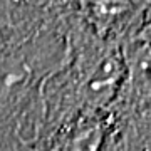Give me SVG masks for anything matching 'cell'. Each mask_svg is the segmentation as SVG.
Masks as SVG:
<instances>
[{
    "label": "cell",
    "instance_id": "2",
    "mask_svg": "<svg viewBox=\"0 0 151 151\" xmlns=\"http://www.w3.org/2000/svg\"><path fill=\"white\" fill-rule=\"evenodd\" d=\"M148 14H150V19L148 20H150V25H151V5H148Z\"/></svg>",
    "mask_w": 151,
    "mask_h": 151
},
{
    "label": "cell",
    "instance_id": "1",
    "mask_svg": "<svg viewBox=\"0 0 151 151\" xmlns=\"http://www.w3.org/2000/svg\"><path fill=\"white\" fill-rule=\"evenodd\" d=\"M52 4L0 2V52L17 39L40 27L49 17Z\"/></svg>",
    "mask_w": 151,
    "mask_h": 151
}]
</instances>
